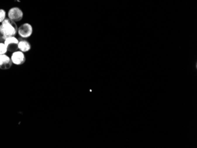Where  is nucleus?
I'll list each match as a JSON object with an SVG mask.
<instances>
[{
	"label": "nucleus",
	"mask_w": 197,
	"mask_h": 148,
	"mask_svg": "<svg viewBox=\"0 0 197 148\" xmlns=\"http://www.w3.org/2000/svg\"><path fill=\"white\" fill-rule=\"evenodd\" d=\"M18 27L15 22L10 18H6L0 25V42L12 36H15L17 33Z\"/></svg>",
	"instance_id": "1"
},
{
	"label": "nucleus",
	"mask_w": 197,
	"mask_h": 148,
	"mask_svg": "<svg viewBox=\"0 0 197 148\" xmlns=\"http://www.w3.org/2000/svg\"><path fill=\"white\" fill-rule=\"evenodd\" d=\"M17 33L22 39H27L33 33V28L30 24L24 23L18 28Z\"/></svg>",
	"instance_id": "2"
},
{
	"label": "nucleus",
	"mask_w": 197,
	"mask_h": 148,
	"mask_svg": "<svg viewBox=\"0 0 197 148\" xmlns=\"http://www.w3.org/2000/svg\"><path fill=\"white\" fill-rule=\"evenodd\" d=\"M18 43L19 40L15 36L9 37L7 38L4 41V43L7 47V51L11 53H13L18 50Z\"/></svg>",
	"instance_id": "3"
},
{
	"label": "nucleus",
	"mask_w": 197,
	"mask_h": 148,
	"mask_svg": "<svg viewBox=\"0 0 197 148\" xmlns=\"http://www.w3.org/2000/svg\"><path fill=\"white\" fill-rule=\"evenodd\" d=\"M24 16L23 11L18 7H13L10 8L8 12V18L14 22L21 21Z\"/></svg>",
	"instance_id": "4"
},
{
	"label": "nucleus",
	"mask_w": 197,
	"mask_h": 148,
	"mask_svg": "<svg viewBox=\"0 0 197 148\" xmlns=\"http://www.w3.org/2000/svg\"><path fill=\"white\" fill-rule=\"evenodd\" d=\"M10 58L12 63L17 66L22 65L25 62V56L24 53L20 50H17L13 52Z\"/></svg>",
	"instance_id": "5"
},
{
	"label": "nucleus",
	"mask_w": 197,
	"mask_h": 148,
	"mask_svg": "<svg viewBox=\"0 0 197 148\" xmlns=\"http://www.w3.org/2000/svg\"><path fill=\"white\" fill-rule=\"evenodd\" d=\"M13 63L11 58L6 54L0 55V69L2 70H7L11 68Z\"/></svg>",
	"instance_id": "6"
},
{
	"label": "nucleus",
	"mask_w": 197,
	"mask_h": 148,
	"mask_svg": "<svg viewBox=\"0 0 197 148\" xmlns=\"http://www.w3.org/2000/svg\"><path fill=\"white\" fill-rule=\"evenodd\" d=\"M31 44L28 41H27L24 39L19 40L18 50L23 53H26L29 51L31 50Z\"/></svg>",
	"instance_id": "7"
},
{
	"label": "nucleus",
	"mask_w": 197,
	"mask_h": 148,
	"mask_svg": "<svg viewBox=\"0 0 197 148\" xmlns=\"http://www.w3.org/2000/svg\"><path fill=\"white\" fill-rule=\"evenodd\" d=\"M7 51V47L4 42H0V55L5 54Z\"/></svg>",
	"instance_id": "8"
},
{
	"label": "nucleus",
	"mask_w": 197,
	"mask_h": 148,
	"mask_svg": "<svg viewBox=\"0 0 197 148\" xmlns=\"http://www.w3.org/2000/svg\"><path fill=\"white\" fill-rule=\"evenodd\" d=\"M6 12L3 9H0V23H2L6 18Z\"/></svg>",
	"instance_id": "9"
}]
</instances>
